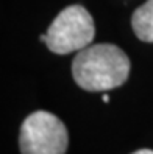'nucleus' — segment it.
<instances>
[{
    "label": "nucleus",
    "instance_id": "7ed1b4c3",
    "mask_svg": "<svg viewBox=\"0 0 153 154\" xmlns=\"http://www.w3.org/2000/svg\"><path fill=\"white\" fill-rule=\"evenodd\" d=\"M69 134L64 123L47 111H36L24 120L19 134L22 154H64Z\"/></svg>",
    "mask_w": 153,
    "mask_h": 154
},
{
    "label": "nucleus",
    "instance_id": "20e7f679",
    "mask_svg": "<svg viewBox=\"0 0 153 154\" xmlns=\"http://www.w3.org/2000/svg\"><path fill=\"white\" fill-rule=\"evenodd\" d=\"M131 26L138 39L142 42H153V0H147L133 13Z\"/></svg>",
    "mask_w": 153,
    "mask_h": 154
},
{
    "label": "nucleus",
    "instance_id": "423d86ee",
    "mask_svg": "<svg viewBox=\"0 0 153 154\" xmlns=\"http://www.w3.org/2000/svg\"><path fill=\"white\" fill-rule=\"evenodd\" d=\"M102 100H103L105 103H108V101H110V95H108V94H105V95L102 97Z\"/></svg>",
    "mask_w": 153,
    "mask_h": 154
},
{
    "label": "nucleus",
    "instance_id": "f257e3e1",
    "mask_svg": "<svg viewBox=\"0 0 153 154\" xmlns=\"http://www.w3.org/2000/svg\"><path fill=\"white\" fill-rule=\"evenodd\" d=\"M130 59L114 44H94L72 61V76L88 92H105L122 86L130 75Z\"/></svg>",
    "mask_w": 153,
    "mask_h": 154
},
{
    "label": "nucleus",
    "instance_id": "39448f33",
    "mask_svg": "<svg viewBox=\"0 0 153 154\" xmlns=\"http://www.w3.org/2000/svg\"><path fill=\"white\" fill-rule=\"evenodd\" d=\"M133 154H153L151 149H139V151H134Z\"/></svg>",
    "mask_w": 153,
    "mask_h": 154
},
{
    "label": "nucleus",
    "instance_id": "f03ea898",
    "mask_svg": "<svg viewBox=\"0 0 153 154\" xmlns=\"http://www.w3.org/2000/svg\"><path fill=\"white\" fill-rule=\"evenodd\" d=\"M94 36L95 26L88 10L81 5H70L55 17L47 33L41 34L39 39L46 42L50 51L67 55L89 47Z\"/></svg>",
    "mask_w": 153,
    "mask_h": 154
}]
</instances>
